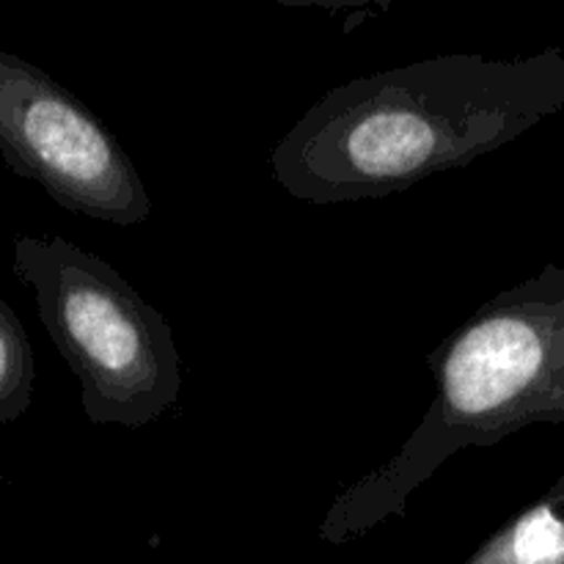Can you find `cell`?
Masks as SVG:
<instances>
[{
  "instance_id": "obj_1",
  "label": "cell",
  "mask_w": 564,
  "mask_h": 564,
  "mask_svg": "<svg viewBox=\"0 0 564 564\" xmlns=\"http://www.w3.org/2000/svg\"><path fill=\"white\" fill-rule=\"evenodd\" d=\"M564 110V50L438 55L336 86L270 154L292 198H383L496 152Z\"/></svg>"
},
{
  "instance_id": "obj_2",
  "label": "cell",
  "mask_w": 564,
  "mask_h": 564,
  "mask_svg": "<svg viewBox=\"0 0 564 564\" xmlns=\"http://www.w3.org/2000/svg\"><path fill=\"white\" fill-rule=\"evenodd\" d=\"M435 391L427 413L391 460L347 485L319 538L345 545L386 518H408V499L452 455L485 449L529 424H564V268L490 297L427 356Z\"/></svg>"
},
{
  "instance_id": "obj_3",
  "label": "cell",
  "mask_w": 564,
  "mask_h": 564,
  "mask_svg": "<svg viewBox=\"0 0 564 564\" xmlns=\"http://www.w3.org/2000/svg\"><path fill=\"white\" fill-rule=\"evenodd\" d=\"M14 273L33 290L50 339L80 380L88 422L138 430L176 405L174 328L113 264L58 235H22Z\"/></svg>"
},
{
  "instance_id": "obj_4",
  "label": "cell",
  "mask_w": 564,
  "mask_h": 564,
  "mask_svg": "<svg viewBox=\"0 0 564 564\" xmlns=\"http://www.w3.org/2000/svg\"><path fill=\"white\" fill-rule=\"evenodd\" d=\"M0 158L69 213L124 229L152 218V198L119 138L69 88L6 50Z\"/></svg>"
},
{
  "instance_id": "obj_5",
  "label": "cell",
  "mask_w": 564,
  "mask_h": 564,
  "mask_svg": "<svg viewBox=\"0 0 564 564\" xmlns=\"http://www.w3.org/2000/svg\"><path fill=\"white\" fill-rule=\"evenodd\" d=\"M463 564H564V474Z\"/></svg>"
},
{
  "instance_id": "obj_6",
  "label": "cell",
  "mask_w": 564,
  "mask_h": 564,
  "mask_svg": "<svg viewBox=\"0 0 564 564\" xmlns=\"http://www.w3.org/2000/svg\"><path fill=\"white\" fill-rule=\"evenodd\" d=\"M33 364L31 341L14 308L0 297V427L25 416L33 400Z\"/></svg>"
}]
</instances>
